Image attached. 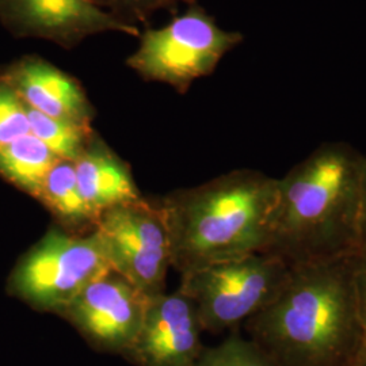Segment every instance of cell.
<instances>
[{"mask_svg": "<svg viewBox=\"0 0 366 366\" xmlns=\"http://www.w3.org/2000/svg\"><path fill=\"white\" fill-rule=\"evenodd\" d=\"M360 255L292 267L278 297L244 322L249 340L277 366L358 365L364 349L355 288Z\"/></svg>", "mask_w": 366, "mask_h": 366, "instance_id": "1", "label": "cell"}, {"mask_svg": "<svg viewBox=\"0 0 366 366\" xmlns=\"http://www.w3.org/2000/svg\"><path fill=\"white\" fill-rule=\"evenodd\" d=\"M364 162L349 145L325 144L278 179L274 222L263 254L290 269L362 254Z\"/></svg>", "mask_w": 366, "mask_h": 366, "instance_id": "2", "label": "cell"}, {"mask_svg": "<svg viewBox=\"0 0 366 366\" xmlns=\"http://www.w3.org/2000/svg\"><path fill=\"white\" fill-rule=\"evenodd\" d=\"M278 179L236 170L159 199L170 236L171 267L182 275L263 252L273 228Z\"/></svg>", "mask_w": 366, "mask_h": 366, "instance_id": "3", "label": "cell"}, {"mask_svg": "<svg viewBox=\"0 0 366 366\" xmlns=\"http://www.w3.org/2000/svg\"><path fill=\"white\" fill-rule=\"evenodd\" d=\"M292 269L257 252L181 275V290L194 302L202 331L220 334L261 312L287 287Z\"/></svg>", "mask_w": 366, "mask_h": 366, "instance_id": "4", "label": "cell"}, {"mask_svg": "<svg viewBox=\"0 0 366 366\" xmlns=\"http://www.w3.org/2000/svg\"><path fill=\"white\" fill-rule=\"evenodd\" d=\"M110 270L95 231L76 235L57 225L16 263L9 292L36 311L61 316L83 289Z\"/></svg>", "mask_w": 366, "mask_h": 366, "instance_id": "5", "label": "cell"}, {"mask_svg": "<svg viewBox=\"0 0 366 366\" xmlns=\"http://www.w3.org/2000/svg\"><path fill=\"white\" fill-rule=\"evenodd\" d=\"M242 39V34L217 26L204 9L192 6L170 25L145 30L139 49L127 63L145 80L184 92L196 79L213 72Z\"/></svg>", "mask_w": 366, "mask_h": 366, "instance_id": "6", "label": "cell"}, {"mask_svg": "<svg viewBox=\"0 0 366 366\" xmlns=\"http://www.w3.org/2000/svg\"><path fill=\"white\" fill-rule=\"evenodd\" d=\"M113 272L152 297L164 292L170 236L159 202L147 198L106 210L95 225Z\"/></svg>", "mask_w": 366, "mask_h": 366, "instance_id": "7", "label": "cell"}, {"mask_svg": "<svg viewBox=\"0 0 366 366\" xmlns=\"http://www.w3.org/2000/svg\"><path fill=\"white\" fill-rule=\"evenodd\" d=\"M148 301L149 296L110 270L83 289L60 317L94 350L124 355L142 328Z\"/></svg>", "mask_w": 366, "mask_h": 366, "instance_id": "8", "label": "cell"}, {"mask_svg": "<svg viewBox=\"0 0 366 366\" xmlns=\"http://www.w3.org/2000/svg\"><path fill=\"white\" fill-rule=\"evenodd\" d=\"M0 19L16 37H37L71 49L98 33L139 36L136 25L119 21L92 0H0Z\"/></svg>", "mask_w": 366, "mask_h": 366, "instance_id": "9", "label": "cell"}, {"mask_svg": "<svg viewBox=\"0 0 366 366\" xmlns=\"http://www.w3.org/2000/svg\"><path fill=\"white\" fill-rule=\"evenodd\" d=\"M196 305L181 290L149 297L142 328L122 357L134 366H194L204 350Z\"/></svg>", "mask_w": 366, "mask_h": 366, "instance_id": "10", "label": "cell"}, {"mask_svg": "<svg viewBox=\"0 0 366 366\" xmlns=\"http://www.w3.org/2000/svg\"><path fill=\"white\" fill-rule=\"evenodd\" d=\"M0 78L13 87L30 109L48 117L92 128L94 106L80 83L44 59L22 57L7 66Z\"/></svg>", "mask_w": 366, "mask_h": 366, "instance_id": "11", "label": "cell"}, {"mask_svg": "<svg viewBox=\"0 0 366 366\" xmlns=\"http://www.w3.org/2000/svg\"><path fill=\"white\" fill-rule=\"evenodd\" d=\"M80 192L97 217L106 210L143 198L131 167L97 134L75 162Z\"/></svg>", "mask_w": 366, "mask_h": 366, "instance_id": "12", "label": "cell"}, {"mask_svg": "<svg viewBox=\"0 0 366 366\" xmlns=\"http://www.w3.org/2000/svg\"><path fill=\"white\" fill-rule=\"evenodd\" d=\"M37 199L66 232L86 235L95 231L98 217L80 192L74 162L60 159L53 166L44 179Z\"/></svg>", "mask_w": 366, "mask_h": 366, "instance_id": "13", "label": "cell"}, {"mask_svg": "<svg viewBox=\"0 0 366 366\" xmlns=\"http://www.w3.org/2000/svg\"><path fill=\"white\" fill-rule=\"evenodd\" d=\"M60 159L34 134L0 148V177L34 198L45 177Z\"/></svg>", "mask_w": 366, "mask_h": 366, "instance_id": "14", "label": "cell"}, {"mask_svg": "<svg viewBox=\"0 0 366 366\" xmlns=\"http://www.w3.org/2000/svg\"><path fill=\"white\" fill-rule=\"evenodd\" d=\"M26 109L30 133L39 139L59 159L75 163L95 133L94 129L48 117L29 106Z\"/></svg>", "mask_w": 366, "mask_h": 366, "instance_id": "15", "label": "cell"}, {"mask_svg": "<svg viewBox=\"0 0 366 366\" xmlns=\"http://www.w3.org/2000/svg\"><path fill=\"white\" fill-rule=\"evenodd\" d=\"M194 366H277L274 361L249 338H243L239 330L213 347H204Z\"/></svg>", "mask_w": 366, "mask_h": 366, "instance_id": "16", "label": "cell"}, {"mask_svg": "<svg viewBox=\"0 0 366 366\" xmlns=\"http://www.w3.org/2000/svg\"><path fill=\"white\" fill-rule=\"evenodd\" d=\"M30 133L25 102L0 78V148Z\"/></svg>", "mask_w": 366, "mask_h": 366, "instance_id": "17", "label": "cell"}, {"mask_svg": "<svg viewBox=\"0 0 366 366\" xmlns=\"http://www.w3.org/2000/svg\"><path fill=\"white\" fill-rule=\"evenodd\" d=\"M95 6L114 15L119 21L134 25V21L145 22L159 9L169 7V0H92Z\"/></svg>", "mask_w": 366, "mask_h": 366, "instance_id": "18", "label": "cell"}, {"mask_svg": "<svg viewBox=\"0 0 366 366\" xmlns=\"http://www.w3.org/2000/svg\"><path fill=\"white\" fill-rule=\"evenodd\" d=\"M355 288H357L358 314H360V322H361L362 337H364L362 353H366V252H362L357 261Z\"/></svg>", "mask_w": 366, "mask_h": 366, "instance_id": "19", "label": "cell"}, {"mask_svg": "<svg viewBox=\"0 0 366 366\" xmlns=\"http://www.w3.org/2000/svg\"><path fill=\"white\" fill-rule=\"evenodd\" d=\"M361 247L366 252V157L362 171V186H361Z\"/></svg>", "mask_w": 366, "mask_h": 366, "instance_id": "20", "label": "cell"}, {"mask_svg": "<svg viewBox=\"0 0 366 366\" xmlns=\"http://www.w3.org/2000/svg\"><path fill=\"white\" fill-rule=\"evenodd\" d=\"M357 366H366V353L361 354V358H360Z\"/></svg>", "mask_w": 366, "mask_h": 366, "instance_id": "21", "label": "cell"}, {"mask_svg": "<svg viewBox=\"0 0 366 366\" xmlns=\"http://www.w3.org/2000/svg\"><path fill=\"white\" fill-rule=\"evenodd\" d=\"M175 1H178V0H169V4H172V3H175ZM183 1H187V3H190V1H193V0H183Z\"/></svg>", "mask_w": 366, "mask_h": 366, "instance_id": "22", "label": "cell"}]
</instances>
